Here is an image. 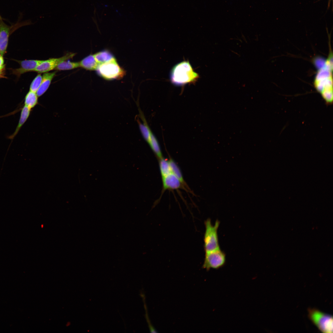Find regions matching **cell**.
Instances as JSON below:
<instances>
[{
	"mask_svg": "<svg viewBox=\"0 0 333 333\" xmlns=\"http://www.w3.org/2000/svg\"><path fill=\"white\" fill-rule=\"evenodd\" d=\"M332 71L333 67L325 63L318 71L314 82V88L327 105L333 102Z\"/></svg>",
	"mask_w": 333,
	"mask_h": 333,
	"instance_id": "6da1fadb",
	"label": "cell"
},
{
	"mask_svg": "<svg viewBox=\"0 0 333 333\" xmlns=\"http://www.w3.org/2000/svg\"><path fill=\"white\" fill-rule=\"evenodd\" d=\"M199 77L198 74L194 71L188 61H183L175 65L170 73L171 82L178 86L194 83Z\"/></svg>",
	"mask_w": 333,
	"mask_h": 333,
	"instance_id": "7a4b0ae2",
	"label": "cell"
},
{
	"mask_svg": "<svg viewBox=\"0 0 333 333\" xmlns=\"http://www.w3.org/2000/svg\"><path fill=\"white\" fill-rule=\"evenodd\" d=\"M220 222L217 220L214 225L211 220L208 218L204 222L205 231L204 237V248L205 253L220 249L218 230Z\"/></svg>",
	"mask_w": 333,
	"mask_h": 333,
	"instance_id": "3957f363",
	"label": "cell"
},
{
	"mask_svg": "<svg viewBox=\"0 0 333 333\" xmlns=\"http://www.w3.org/2000/svg\"><path fill=\"white\" fill-rule=\"evenodd\" d=\"M96 70L99 76L108 80L121 79L126 73L125 71L119 66L116 59L99 65Z\"/></svg>",
	"mask_w": 333,
	"mask_h": 333,
	"instance_id": "277c9868",
	"label": "cell"
},
{
	"mask_svg": "<svg viewBox=\"0 0 333 333\" xmlns=\"http://www.w3.org/2000/svg\"><path fill=\"white\" fill-rule=\"evenodd\" d=\"M309 319L323 333L333 332V317L315 308H309Z\"/></svg>",
	"mask_w": 333,
	"mask_h": 333,
	"instance_id": "5b68a950",
	"label": "cell"
},
{
	"mask_svg": "<svg viewBox=\"0 0 333 333\" xmlns=\"http://www.w3.org/2000/svg\"><path fill=\"white\" fill-rule=\"evenodd\" d=\"M226 260L225 254L220 249L205 253L202 268L207 271L211 269H218L224 265Z\"/></svg>",
	"mask_w": 333,
	"mask_h": 333,
	"instance_id": "8992f818",
	"label": "cell"
},
{
	"mask_svg": "<svg viewBox=\"0 0 333 333\" xmlns=\"http://www.w3.org/2000/svg\"><path fill=\"white\" fill-rule=\"evenodd\" d=\"M76 53L68 52L63 56L59 58H51L43 60L35 68L34 72L41 73L48 72L54 70L58 64L64 60H68L72 58Z\"/></svg>",
	"mask_w": 333,
	"mask_h": 333,
	"instance_id": "52a82bcc",
	"label": "cell"
},
{
	"mask_svg": "<svg viewBox=\"0 0 333 333\" xmlns=\"http://www.w3.org/2000/svg\"><path fill=\"white\" fill-rule=\"evenodd\" d=\"M23 25L24 24L19 23L10 26L5 23L2 20H0V53L2 56L4 54L6 51L11 31L14 28H18Z\"/></svg>",
	"mask_w": 333,
	"mask_h": 333,
	"instance_id": "ba28073f",
	"label": "cell"
},
{
	"mask_svg": "<svg viewBox=\"0 0 333 333\" xmlns=\"http://www.w3.org/2000/svg\"><path fill=\"white\" fill-rule=\"evenodd\" d=\"M162 193L167 190H172L182 189L187 190L178 178L172 173L162 178Z\"/></svg>",
	"mask_w": 333,
	"mask_h": 333,
	"instance_id": "9c48e42d",
	"label": "cell"
},
{
	"mask_svg": "<svg viewBox=\"0 0 333 333\" xmlns=\"http://www.w3.org/2000/svg\"><path fill=\"white\" fill-rule=\"evenodd\" d=\"M43 60H25L23 61L17 60L20 65L19 68L14 69L13 73L18 76L21 74L28 72L34 71L38 65Z\"/></svg>",
	"mask_w": 333,
	"mask_h": 333,
	"instance_id": "30bf717a",
	"label": "cell"
},
{
	"mask_svg": "<svg viewBox=\"0 0 333 333\" xmlns=\"http://www.w3.org/2000/svg\"><path fill=\"white\" fill-rule=\"evenodd\" d=\"M56 72L44 73L40 85L36 93L38 97L43 95L49 88L52 80L56 76Z\"/></svg>",
	"mask_w": 333,
	"mask_h": 333,
	"instance_id": "8fae6325",
	"label": "cell"
},
{
	"mask_svg": "<svg viewBox=\"0 0 333 333\" xmlns=\"http://www.w3.org/2000/svg\"><path fill=\"white\" fill-rule=\"evenodd\" d=\"M80 67L87 70H96L99 65L93 55L90 54L79 62Z\"/></svg>",
	"mask_w": 333,
	"mask_h": 333,
	"instance_id": "7c38bea8",
	"label": "cell"
},
{
	"mask_svg": "<svg viewBox=\"0 0 333 333\" xmlns=\"http://www.w3.org/2000/svg\"><path fill=\"white\" fill-rule=\"evenodd\" d=\"M98 65L102 64L116 59L113 54L107 50L99 51L93 54Z\"/></svg>",
	"mask_w": 333,
	"mask_h": 333,
	"instance_id": "4fadbf2b",
	"label": "cell"
},
{
	"mask_svg": "<svg viewBox=\"0 0 333 333\" xmlns=\"http://www.w3.org/2000/svg\"><path fill=\"white\" fill-rule=\"evenodd\" d=\"M168 161L171 173L178 178L186 188H189L184 180L181 171L178 166L172 158H170Z\"/></svg>",
	"mask_w": 333,
	"mask_h": 333,
	"instance_id": "5bb4252c",
	"label": "cell"
},
{
	"mask_svg": "<svg viewBox=\"0 0 333 333\" xmlns=\"http://www.w3.org/2000/svg\"><path fill=\"white\" fill-rule=\"evenodd\" d=\"M146 141L149 144L159 159L163 157L159 144L152 131L151 132L148 138Z\"/></svg>",
	"mask_w": 333,
	"mask_h": 333,
	"instance_id": "9a60e30c",
	"label": "cell"
},
{
	"mask_svg": "<svg viewBox=\"0 0 333 333\" xmlns=\"http://www.w3.org/2000/svg\"><path fill=\"white\" fill-rule=\"evenodd\" d=\"M31 109L26 105L23 108L21 111L20 118L17 127L13 134L10 137L12 139L17 134L21 127L24 123L29 116Z\"/></svg>",
	"mask_w": 333,
	"mask_h": 333,
	"instance_id": "2e32d148",
	"label": "cell"
},
{
	"mask_svg": "<svg viewBox=\"0 0 333 333\" xmlns=\"http://www.w3.org/2000/svg\"><path fill=\"white\" fill-rule=\"evenodd\" d=\"M80 67L79 62H71L66 60L60 63L54 70L56 71L68 70Z\"/></svg>",
	"mask_w": 333,
	"mask_h": 333,
	"instance_id": "e0dca14e",
	"label": "cell"
},
{
	"mask_svg": "<svg viewBox=\"0 0 333 333\" xmlns=\"http://www.w3.org/2000/svg\"><path fill=\"white\" fill-rule=\"evenodd\" d=\"M38 97L36 92L29 91L25 98V105L31 109L38 103Z\"/></svg>",
	"mask_w": 333,
	"mask_h": 333,
	"instance_id": "ac0fdd59",
	"label": "cell"
},
{
	"mask_svg": "<svg viewBox=\"0 0 333 333\" xmlns=\"http://www.w3.org/2000/svg\"><path fill=\"white\" fill-rule=\"evenodd\" d=\"M159 159V166L162 178L171 173L169 161L163 157Z\"/></svg>",
	"mask_w": 333,
	"mask_h": 333,
	"instance_id": "d6986e66",
	"label": "cell"
},
{
	"mask_svg": "<svg viewBox=\"0 0 333 333\" xmlns=\"http://www.w3.org/2000/svg\"><path fill=\"white\" fill-rule=\"evenodd\" d=\"M42 75L39 73L32 82L30 88V90L36 92L41 83Z\"/></svg>",
	"mask_w": 333,
	"mask_h": 333,
	"instance_id": "ffe728a7",
	"label": "cell"
},
{
	"mask_svg": "<svg viewBox=\"0 0 333 333\" xmlns=\"http://www.w3.org/2000/svg\"><path fill=\"white\" fill-rule=\"evenodd\" d=\"M4 66L3 57L2 56H0V72H1L2 70L3 69Z\"/></svg>",
	"mask_w": 333,
	"mask_h": 333,
	"instance_id": "44dd1931",
	"label": "cell"
},
{
	"mask_svg": "<svg viewBox=\"0 0 333 333\" xmlns=\"http://www.w3.org/2000/svg\"><path fill=\"white\" fill-rule=\"evenodd\" d=\"M2 20V18L0 15V20Z\"/></svg>",
	"mask_w": 333,
	"mask_h": 333,
	"instance_id": "7402d4cb",
	"label": "cell"
},
{
	"mask_svg": "<svg viewBox=\"0 0 333 333\" xmlns=\"http://www.w3.org/2000/svg\"><path fill=\"white\" fill-rule=\"evenodd\" d=\"M2 56V55H1V54H0V56Z\"/></svg>",
	"mask_w": 333,
	"mask_h": 333,
	"instance_id": "603a6c76",
	"label": "cell"
},
{
	"mask_svg": "<svg viewBox=\"0 0 333 333\" xmlns=\"http://www.w3.org/2000/svg\"><path fill=\"white\" fill-rule=\"evenodd\" d=\"M0 74H1V72H0Z\"/></svg>",
	"mask_w": 333,
	"mask_h": 333,
	"instance_id": "cb8c5ba5",
	"label": "cell"
}]
</instances>
